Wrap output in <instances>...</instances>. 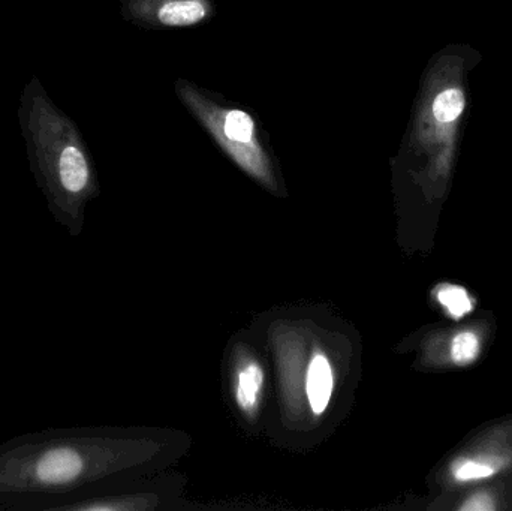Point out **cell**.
Returning <instances> with one entry per match:
<instances>
[{"label":"cell","mask_w":512,"mask_h":511,"mask_svg":"<svg viewBox=\"0 0 512 511\" xmlns=\"http://www.w3.org/2000/svg\"><path fill=\"white\" fill-rule=\"evenodd\" d=\"M463 510H474V511H489L495 509L493 506L492 500L489 497H484V495H480V497L474 498V500L466 503L465 506L462 507Z\"/></svg>","instance_id":"obj_10"},{"label":"cell","mask_w":512,"mask_h":511,"mask_svg":"<svg viewBox=\"0 0 512 511\" xmlns=\"http://www.w3.org/2000/svg\"><path fill=\"white\" fill-rule=\"evenodd\" d=\"M478 353H480V342L474 333L463 332L454 338L451 354L457 365H469L477 359Z\"/></svg>","instance_id":"obj_8"},{"label":"cell","mask_w":512,"mask_h":511,"mask_svg":"<svg viewBox=\"0 0 512 511\" xmlns=\"http://www.w3.org/2000/svg\"><path fill=\"white\" fill-rule=\"evenodd\" d=\"M177 98L206 129L219 149L249 177L276 191L273 159L259 132L256 119L245 108L225 104L191 81H176Z\"/></svg>","instance_id":"obj_2"},{"label":"cell","mask_w":512,"mask_h":511,"mask_svg":"<svg viewBox=\"0 0 512 511\" xmlns=\"http://www.w3.org/2000/svg\"><path fill=\"white\" fill-rule=\"evenodd\" d=\"M465 107L466 96L463 90L459 87H450L435 96L430 111L438 125H450L462 116Z\"/></svg>","instance_id":"obj_6"},{"label":"cell","mask_w":512,"mask_h":511,"mask_svg":"<svg viewBox=\"0 0 512 511\" xmlns=\"http://www.w3.org/2000/svg\"><path fill=\"white\" fill-rule=\"evenodd\" d=\"M30 171L54 222L78 237L84 210L98 195L92 155L80 129L45 92L36 77L24 86L18 108Z\"/></svg>","instance_id":"obj_1"},{"label":"cell","mask_w":512,"mask_h":511,"mask_svg":"<svg viewBox=\"0 0 512 511\" xmlns=\"http://www.w3.org/2000/svg\"><path fill=\"white\" fill-rule=\"evenodd\" d=\"M439 302L448 309L454 318L465 317L472 311V303L468 293L456 285H444L438 293Z\"/></svg>","instance_id":"obj_7"},{"label":"cell","mask_w":512,"mask_h":511,"mask_svg":"<svg viewBox=\"0 0 512 511\" xmlns=\"http://www.w3.org/2000/svg\"><path fill=\"white\" fill-rule=\"evenodd\" d=\"M264 387V371L255 360H246L239 366L236 375V401L243 413L252 416L258 408Z\"/></svg>","instance_id":"obj_5"},{"label":"cell","mask_w":512,"mask_h":511,"mask_svg":"<svg viewBox=\"0 0 512 511\" xmlns=\"http://www.w3.org/2000/svg\"><path fill=\"white\" fill-rule=\"evenodd\" d=\"M493 474V468L489 465L477 464V462H466L456 471V479L468 482V480L486 479Z\"/></svg>","instance_id":"obj_9"},{"label":"cell","mask_w":512,"mask_h":511,"mask_svg":"<svg viewBox=\"0 0 512 511\" xmlns=\"http://www.w3.org/2000/svg\"><path fill=\"white\" fill-rule=\"evenodd\" d=\"M334 377L330 360L324 354H315L307 369L306 393L313 414L321 416L333 395Z\"/></svg>","instance_id":"obj_4"},{"label":"cell","mask_w":512,"mask_h":511,"mask_svg":"<svg viewBox=\"0 0 512 511\" xmlns=\"http://www.w3.org/2000/svg\"><path fill=\"white\" fill-rule=\"evenodd\" d=\"M122 15L144 29H186L215 15L213 0H122Z\"/></svg>","instance_id":"obj_3"}]
</instances>
